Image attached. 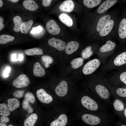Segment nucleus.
<instances>
[{"mask_svg": "<svg viewBox=\"0 0 126 126\" xmlns=\"http://www.w3.org/2000/svg\"><path fill=\"white\" fill-rule=\"evenodd\" d=\"M81 119L85 123L96 126H108L112 120V118L107 113H85L82 116Z\"/></svg>", "mask_w": 126, "mask_h": 126, "instance_id": "f257e3e1", "label": "nucleus"}, {"mask_svg": "<svg viewBox=\"0 0 126 126\" xmlns=\"http://www.w3.org/2000/svg\"><path fill=\"white\" fill-rule=\"evenodd\" d=\"M118 0H106L102 3L94 12L93 21L98 17L107 12L117 2Z\"/></svg>", "mask_w": 126, "mask_h": 126, "instance_id": "f03ea898", "label": "nucleus"}, {"mask_svg": "<svg viewBox=\"0 0 126 126\" xmlns=\"http://www.w3.org/2000/svg\"><path fill=\"white\" fill-rule=\"evenodd\" d=\"M118 21V18L116 15L109 20L102 30L97 34L101 37L107 36L114 31Z\"/></svg>", "mask_w": 126, "mask_h": 126, "instance_id": "7ed1b4c3", "label": "nucleus"}, {"mask_svg": "<svg viewBox=\"0 0 126 126\" xmlns=\"http://www.w3.org/2000/svg\"><path fill=\"white\" fill-rule=\"evenodd\" d=\"M99 60L97 59L92 60L87 63L82 69L83 73L85 75L90 74L94 72L99 66Z\"/></svg>", "mask_w": 126, "mask_h": 126, "instance_id": "20e7f679", "label": "nucleus"}, {"mask_svg": "<svg viewBox=\"0 0 126 126\" xmlns=\"http://www.w3.org/2000/svg\"><path fill=\"white\" fill-rule=\"evenodd\" d=\"M30 83L28 77L24 74L19 75L12 82L13 86L16 88H21L27 86Z\"/></svg>", "mask_w": 126, "mask_h": 126, "instance_id": "39448f33", "label": "nucleus"}, {"mask_svg": "<svg viewBox=\"0 0 126 126\" xmlns=\"http://www.w3.org/2000/svg\"><path fill=\"white\" fill-rule=\"evenodd\" d=\"M36 94L39 100L43 103L49 104L53 101L52 97L42 88L37 90Z\"/></svg>", "mask_w": 126, "mask_h": 126, "instance_id": "423d86ee", "label": "nucleus"}, {"mask_svg": "<svg viewBox=\"0 0 126 126\" xmlns=\"http://www.w3.org/2000/svg\"><path fill=\"white\" fill-rule=\"evenodd\" d=\"M46 27L47 30L50 34L56 35L60 31V29L57 24L54 20L51 19L47 23Z\"/></svg>", "mask_w": 126, "mask_h": 126, "instance_id": "0eeeda50", "label": "nucleus"}, {"mask_svg": "<svg viewBox=\"0 0 126 126\" xmlns=\"http://www.w3.org/2000/svg\"><path fill=\"white\" fill-rule=\"evenodd\" d=\"M114 30H117L119 36L120 38L122 39L125 38H126V18L122 19L118 25L117 23Z\"/></svg>", "mask_w": 126, "mask_h": 126, "instance_id": "6e6552de", "label": "nucleus"}, {"mask_svg": "<svg viewBox=\"0 0 126 126\" xmlns=\"http://www.w3.org/2000/svg\"><path fill=\"white\" fill-rule=\"evenodd\" d=\"M108 86L112 96L118 98H126V88Z\"/></svg>", "mask_w": 126, "mask_h": 126, "instance_id": "1a4fd4ad", "label": "nucleus"}, {"mask_svg": "<svg viewBox=\"0 0 126 126\" xmlns=\"http://www.w3.org/2000/svg\"><path fill=\"white\" fill-rule=\"evenodd\" d=\"M48 43L50 46L60 51L64 50L66 46L65 42L61 40L54 38L49 39L48 41Z\"/></svg>", "mask_w": 126, "mask_h": 126, "instance_id": "9d476101", "label": "nucleus"}, {"mask_svg": "<svg viewBox=\"0 0 126 126\" xmlns=\"http://www.w3.org/2000/svg\"><path fill=\"white\" fill-rule=\"evenodd\" d=\"M68 90L67 83L66 81L63 80L56 86L55 91L57 94L60 97H63L66 94Z\"/></svg>", "mask_w": 126, "mask_h": 126, "instance_id": "9b49d317", "label": "nucleus"}, {"mask_svg": "<svg viewBox=\"0 0 126 126\" xmlns=\"http://www.w3.org/2000/svg\"><path fill=\"white\" fill-rule=\"evenodd\" d=\"M74 7V3L72 0H66L60 5L59 9L61 12H70L73 10Z\"/></svg>", "mask_w": 126, "mask_h": 126, "instance_id": "f8f14e48", "label": "nucleus"}, {"mask_svg": "<svg viewBox=\"0 0 126 126\" xmlns=\"http://www.w3.org/2000/svg\"><path fill=\"white\" fill-rule=\"evenodd\" d=\"M79 46V44L78 42L75 41H71L66 45L65 52L67 54H71L76 51Z\"/></svg>", "mask_w": 126, "mask_h": 126, "instance_id": "ddd939ff", "label": "nucleus"}, {"mask_svg": "<svg viewBox=\"0 0 126 126\" xmlns=\"http://www.w3.org/2000/svg\"><path fill=\"white\" fill-rule=\"evenodd\" d=\"M67 122V118L65 114L60 115L56 119L52 121L51 123V126H65Z\"/></svg>", "mask_w": 126, "mask_h": 126, "instance_id": "4468645a", "label": "nucleus"}, {"mask_svg": "<svg viewBox=\"0 0 126 126\" xmlns=\"http://www.w3.org/2000/svg\"><path fill=\"white\" fill-rule=\"evenodd\" d=\"M24 7L26 10L32 11L37 10L39 8L38 5L33 0H25L23 3Z\"/></svg>", "mask_w": 126, "mask_h": 126, "instance_id": "2eb2a0df", "label": "nucleus"}, {"mask_svg": "<svg viewBox=\"0 0 126 126\" xmlns=\"http://www.w3.org/2000/svg\"><path fill=\"white\" fill-rule=\"evenodd\" d=\"M113 105L115 112L116 113L123 111L124 105L123 102L119 98L115 97L113 102Z\"/></svg>", "mask_w": 126, "mask_h": 126, "instance_id": "dca6fc26", "label": "nucleus"}, {"mask_svg": "<svg viewBox=\"0 0 126 126\" xmlns=\"http://www.w3.org/2000/svg\"><path fill=\"white\" fill-rule=\"evenodd\" d=\"M33 73L34 75L36 77H41L45 75V70L42 67L40 63L37 62L34 64Z\"/></svg>", "mask_w": 126, "mask_h": 126, "instance_id": "f3484780", "label": "nucleus"}, {"mask_svg": "<svg viewBox=\"0 0 126 126\" xmlns=\"http://www.w3.org/2000/svg\"><path fill=\"white\" fill-rule=\"evenodd\" d=\"M116 43L110 40L106 41L105 44L103 45L100 48V51L102 52L111 51L115 48Z\"/></svg>", "mask_w": 126, "mask_h": 126, "instance_id": "a211bd4d", "label": "nucleus"}, {"mask_svg": "<svg viewBox=\"0 0 126 126\" xmlns=\"http://www.w3.org/2000/svg\"><path fill=\"white\" fill-rule=\"evenodd\" d=\"M59 18L62 22L68 27H70L73 25L72 19L67 14L64 13L61 14L59 16Z\"/></svg>", "mask_w": 126, "mask_h": 126, "instance_id": "6ab92c4d", "label": "nucleus"}, {"mask_svg": "<svg viewBox=\"0 0 126 126\" xmlns=\"http://www.w3.org/2000/svg\"><path fill=\"white\" fill-rule=\"evenodd\" d=\"M114 64L117 66H119L126 63V52L120 54L117 56L114 61Z\"/></svg>", "mask_w": 126, "mask_h": 126, "instance_id": "aec40b11", "label": "nucleus"}, {"mask_svg": "<svg viewBox=\"0 0 126 126\" xmlns=\"http://www.w3.org/2000/svg\"><path fill=\"white\" fill-rule=\"evenodd\" d=\"M7 105L11 112L14 111L20 106L19 101L15 98H9L7 101Z\"/></svg>", "mask_w": 126, "mask_h": 126, "instance_id": "412c9836", "label": "nucleus"}, {"mask_svg": "<svg viewBox=\"0 0 126 126\" xmlns=\"http://www.w3.org/2000/svg\"><path fill=\"white\" fill-rule=\"evenodd\" d=\"M38 119L37 115L35 113L32 114L25 120L24 124V126H33Z\"/></svg>", "mask_w": 126, "mask_h": 126, "instance_id": "4be33fe9", "label": "nucleus"}, {"mask_svg": "<svg viewBox=\"0 0 126 126\" xmlns=\"http://www.w3.org/2000/svg\"><path fill=\"white\" fill-rule=\"evenodd\" d=\"M25 54L29 56L34 55H41L43 54V52L42 49L37 47L25 49L24 51Z\"/></svg>", "mask_w": 126, "mask_h": 126, "instance_id": "5701e85b", "label": "nucleus"}, {"mask_svg": "<svg viewBox=\"0 0 126 126\" xmlns=\"http://www.w3.org/2000/svg\"><path fill=\"white\" fill-rule=\"evenodd\" d=\"M33 20H31L27 22H22L20 28V31L23 34H27L33 24Z\"/></svg>", "mask_w": 126, "mask_h": 126, "instance_id": "b1692460", "label": "nucleus"}, {"mask_svg": "<svg viewBox=\"0 0 126 126\" xmlns=\"http://www.w3.org/2000/svg\"><path fill=\"white\" fill-rule=\"evenodd\" d=\"M102 0H83V3L86 7L89 8L95 7L101 3Z\"/></svg>", "mask_w": 126, "mask_h": 126, "instance_id": "393cba45", "label": "nucleus"}, {"mask_svg": "<svg viewBox=\"0 0 126 126\" xmlns=\"http://www.w3.org/2000/svg\"><path fill=\"white\" fill-rule=\"evenodd\" d=\"M13 20L14 24L13 29L14 31L16 32H19L22 24L21 18L19 16H17L13 18Z\"/></svg>", "mask_w": 126, "mask_h": 126, "instance_id": "a878e982", "label": "nucleus"}, {"mask_svg": "<svg viewBox=\"0 0 126 126\" xmlns=\"http://www.w3.org/2000/svg\"><path fill=\"white\" fill-rule=\"evenodd\" d=\"M10 111L7 105L5 103L0 104V115L2 116H8L10 114Z\"/></svg>", "mask_w": 126, "mask_h": 126, "instance_id": "bb28decb", "label": "nucleus"}, {"mask_svg": "<svg viewBox=\"0 0 126 126\" xmlns=\"http://www.w3.org/2000/svg\"><path fill=\"white\" fill-rule=\"evenodd\" d=\"M14 39L12 36L6 34L2 35L0 36V44H4L13 41Z\"/></svg>", "mask_w": 126, "mask_h": 126, "instance_id": "cd10ccee", "label": "nucleus"}, {"mask_svg": "<svg viewBox=\"0 0 126 126\" xmlns=\"http://www.w3.org/2000/svg\"><path fill=\"white\" fill-rule=\"evenodd\" d=\"M84 61L83 59L80 57L73 59L70 63L72 68L74 69L78 68L83 65Z\"/></svg>", "mask_w": 126, "mask_h": 126, "instance_id": "c85d7f7f", "label": "nucleus"}, {"mask_svg": "<svg viewBox=\"0 0 126 126\" xmlns=\"http://www.w3.org/2000/svg\"><path fill=\"white\" fill-rule=\"evenodd\" d=\"M30 103L28 100L25 98L24 100L22 103L23 108L27 111L29 114L32 113L33 111V109L31 107Z\"/></svg>", "mask_w": 126, "mask_h": 126, "instance_id": "c756f323", "label": "nucleus"}, {"mask_svg": "<svg viewBox=\"0 0 126 126\" xmlns=\"http://www.w3.org/2000/svg\"><path fill=\"white\" fill-rule=\"evenodd\" d=\"M42 61L45 63V67L46 68H48L49 66V64H51L53 62V59L51 56L48 55H43L41 57Z\"/></svg>", "mask_w": 126, "mask_h": 126, "instance_id": "7c9ffc66", "label": "nucleus"}, {"mask_svg": "<svg viewBox=\"0 0 126 126\" xmlns=\"http://www.w3.org/2000/svg\"><path fill=\"white\" fill-rule=\"evenodd\" d=\"M24 98L31 103L33 104L35 102V97L33 94L31 92L26 93L24 95Z\"/></svg>", "mask_w": 126, "mask_h": 126, "instance_id": "2f4dec72", "label": "nucleus"}, {"mask_svg": "<svg viewBox=\"0 0 126 126\" xmlns=\"http://www.w3.org/2000/svg\"><path fill=\"white\" fill-rule=\"evenodd\" d=\"M24 94V91L23 90H19L15 91L14 92L13 95L15 97L18 98H20L23 97Z\"/></svg>", "mask_w": 126, "mask_h": 126, "instance_id": "473e14b6", "label": "nucleus"}, {"mask_svg": "<svg viewBox=\"0 0 126 126\" xmlns=\"http://www.w3.org/2000/svg\"><path fill=\"white\" fill-rule=\"evenodd\" d=\"M9 119L6 116H2L0 118V126H6V123L8 122Z\"/></svg>", "mask_w": 126, "mask_h": 126, "instance_id": "72a5a7b5", "label": "nucleus"}, {"mask_svg": "<svg viewBox=\"0 0 126 126\" xmlns=\"http://www.w3.org/2000/svg\"><path fill=\"white\" fill-rule=\"evenodd\" d=\"M42 30V27L39 25L36 27L32 28L31 33L32 34H36L40 32Z\"/></svg>", "mask_w": 126, "mask_h": 126, "instance_id": "f704fd0d", "label": "nucleus"}, {"mask_svg": "<svg viewBox=\"0 0 126 126\" xmlns=\"http://www.w3.org/2000/svg\"><path fill=\"white\" fill-rule=\"evenodd\" d=\"M119 78L122 82L126 85V72L121 74L119 76Z\"/></svg>", "mask_w": 126, "mask_h": 126, "instance_id": "c9c22d12", "label": "nucleus"}, {"mask_svg": "<svg viewBox=\"0 0 126 126\" xmlns=\"http://www.w3.org/2000/svg\"><path fill=\"white\" fill-rule=\"evenodd\" d=\"M52 0H42V4L43 6L47 7L49 6Z\"/></svg>", "mask_w": 126, "mask_h": 126, "instance_id": "e433bc0d", "label": "nucleus"}, {"mask_svg": "<svg viewBox=\"0 0 126 126\" xmlns=\"http://www.w3.org/2000/svg\"><path fill=\"white\" fill-rule=\"evenodd\" d=\"M92 47L91 46L87 47L85 49L83 50L81 53L82 56L89 52L91 50Z\"/></svg>", "mask_w": 126, "mask_h": 126, "instance_id": "4c0bfd02", "label": "nucleus"}, {"mask_svg": "<svg viewBox=\"0 0 126 126\" xmlns=\"http://www.w3.org/2000/svg\"><path fill=\"white\" fill-rule=\"evenodd\" d=\"M10 70V68L9 67L6 68L4 70L3 74L4 77H7L9 76V74Z\"/></svg>", "mask_w": 126, "mask_h": 126, "instance_id": "58836bf2", "label": "nucleus"}, {"mask_svg": "<svg viewBox=\"0 0 126 126\" xmlns=\"http://www.w3.org/2000/svg\"><path fill=\"white\" fill-rule=\"evenodd\" d=\"M93 53V52L91 50L89 52L82 56V57L84 59H87L90 57L92 54Z\"/></svg>", "mask_w": 126, "mask_h": 126, "instance_id": "ea45409f", "label": "nucleus"}, {"mask_svg": "<svg viewBox=\"0 0 126 126\" xmlns=\"http://www.w3.org/2000/svg\"><path fill=\"white\" fill-rule=\"evenodd\" d=\"M4 20L3 18L0 17V31L2 30L4 27V25L3 24Z\"/></svg>", "mask_w": 126, "mask_h": 126, "instance_id": "a19ab883", "label": "nucleus"}, {"mask_svg": "<svg viewBox=\"0 0 126 126\" xmlns=\"http://www.w3.org/2000/svg\"><path fill=\"white\" fill-rule=\"evenodd\" d=\"M12 59L13 61H16L17 60L16 55L15 54H13L12 56Z\"/></svg>", "mask_w": 126, "mask_h": 126, "instance_id": "79ce46f5", "label": "nucleus"}, {"mask_svg": "<svg viewBox=\"0 0 126 126\" xmlns=\"http://www.w3.org/2000/svg\"><path fill=\"white\" fill-rule=\"evenodd\" d=\"M23 59V56L22 54H20L19 55L18 60L20 61H22Z\"/></svg>", "mask_w": 126, "mask_h": 126, "instance_id": "37998d69", "label": "nucleus"}, {"mask_svg": "<svg viewBox=\"0 0 126 126\" xmlns=\"http://www.w3.org/2000/svg\"><path fill=\"white\" fill-rule=\"evenodd\" d=\"M8 0L13 3H16L18 2L19 0Z\"/></svg>", "mask_w": 126, "mask_h": 126, "instance_id": "c03bdc74", "label": "nucleus"}, {"mask_svg": "<svg viewBox=\"0 0 126 126\" xmlns=\"http://www.w3.org/2000/svg\"><path fill=\"white\" fill-rule=\"evenodd\" d=\"M3 2L2 0H0V7H1L3 5Z\"/></svg>", "mask_w": 126, "mask_h": 126, "instance_id": "a18cd8bd", "label": "nucleus"}, {"mask_svg": "<svg viewBox=\"0 0 126 126\" xmlns=\"http://www.w3.org/2000/svg\"><path fill=\"white\" fill-rule=\"evenodd\" d=\"M124 114L125 117L126 118V107L124 110Z\"/></svg>", "mask_w": 126, "mask_h": 126, "instance_id": "49530a36", "label": "nucleus"}, {"mask_svg": "<svg viewBox=\"0 0 126 126\" xmlns=\"http://www.w3.org/2000/svg\"><path fill=\"white\" fill-rule=\"evenodd\" d=\"M8 126H13L12 125L10 124Z\"/></svg>", "mask_w": 126, "mask_h": 126, "instance_id": "de8ad7c7", "label": "nucleus"}, {"mask_svg": "<svg viewBox=\"0 0 126 126\" xmlns=\"http://www.w3.org/2000/svg\"></svg>", "mask_w": 126, "mask_h": 126, "instance_id": "09e8293b", "label": "nucleus"}]
</instances>
